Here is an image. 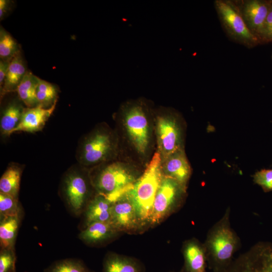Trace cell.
<instances>
[{"instance_id": "obj_1", "label": "cell", "mask_w": 272, "mask_h": 272, "mask_svg": "<svg viewBox=\"0 0 272 272\" xmlns=\"http://www.w3.org/2000/svg\"><path fill=\"white\" fill-rule=\"evenodd\" d=\"M230 208L209 230L203 243L207 264L213 272L227 267L233 260L241 245L240 240L230 224Z\"/></svg>"}, {"instance_id": "obj_10", "label": "cell", "mask_w": 272, "mask_h": 272, "mask_svg": "<svg viewBox=\"0 0 272 272\" xmlns=\"http://www.w3.org/2000/svg\"><path fill=\"white\" fill-rule=\"evenodd\" d=\"M245 24L261 43V37L272 1L243 0L234 1Z\"/></svg>"}, {"instance_id": "obj_32", "label": "cell", "mask_w": 272, "mask_h": 272, "mask_svg": "<svg viewBox=\"0 0 272 272\" xmlns=\"http://www.w3.org/2000/svg\"><path fill=\"white\" fill-rule=\"evenodd\" d=\"M10 1L0 0V18L2 19L6 15L9 10Z\"/></svg>"}, {"instance_id": "obj_6", "label": "cell", "mask_w": 272, "mask_h": 272, "mask_svg": "<svg viewBox=\"0 0 272 272\" xmlns=\"http://www.w3.org/2000/svg\"><path fill=\"white\" fill-rule=\"evenodd\" d=\"M215 272H272V242L260 241Z\"/></svg>"}, {"instance_id": "obj_14", "label": "cell", "mask_w": 272, "mask_h": 272, "mask_svg": "<svg viewBox=\"0 0 272 272\" xmlns=\"http://www.w3.org/2000/svg\"><path fill=\"white\" fill-rule=\"evenodd\" d=\"M162 164L164 177L173 179L186 187L191 175V168L182 149L165 158Z\"/></svg>"}, {"instance_id": "obj_3", "label": "cell", "mask_w": 272, "mask_h": 272, "mask_svg": "<svg viewBox=\"0 0 272 272\" xmlns=\"http://www.w3.org/2000/svg\"><path fill=\"white\" fill-rule=\"evenodd\" d=\"M137 179L124 165L113 163L102 169L92 181L97 194L114 202L126 195L133 187Z\"/></svg>"}, {"instance_id": "obj_4", "label": "cell", "mask_w": 272, "mask_h": 272, "mask_svg": "<svg viewBox=\"0 0 272 272\" xmlns=\"http://www.w3.org/2000/svg\"><path fill=\"white\" fill-rule=\"evenodd\" d=\"M214 6L223 27L231 39L248 48L260 43L247 26L234 1L216 0Z\"/></svg>"}, {"instance_id": "obj_12", "label": "cell", "mask_w": 272, "mask_h": 272, "mask_svg": "<svg viewBox=\"0 0 272 272\" xmlns=\"http://www.w3.org/2000/svg\"><path fill=\"white\" fill-rule=\"evenodd\" d=\"M110 223L119 233L131 232L143 227L127 194L113 203Z\"/></svg>"}, {"instance_id": "obj_22", "label": "cell", "mask_w": 272, "mask_h": 272, "mask_svg": "<svg viewBox=\"0 0 272 272\" xmlns=\"http://www.w3.org/2000/svg\"><path fill=\"white\" fill-rule=\"evenodd\" d=\"M24 108L17 101L10 103L4 111L1 119V130L3 134L9 136L18 125Z\"/></svg>"}, {"instance_id": "obj_7", "label": "cell", "mask_w": 272, "mask_h": 272, "mask_svg": "<svg viewBox=\"0 0 272 272\" xmlns=\"http://www.w3.org/2000/svg\"><path fill=\"white\" fill-rule=\"evenodd\" d=\"M62 196L67 207L76 216L82 214L90 198L88 178L79 169L66 173L62 181Z\"/></svg>"}, {"instance_id": "obj_15", "label": "cell", "mask_w": 272, "mask_h": 272, "mask_svg": "<svg viewBox=\"0 0 272 272\" xmlns=\"http://www.w3.org/2000/svg\"><path fill=\"white\" fill-rule=\"evenodd\" d=\"M184 264L180 272H206L207 260L203 243L192 238L182 246Z\"/></svg>"}, {"instance_id": "obj_24", "label": "cell", "mask_w": 272, "mask_h": 272, "mask_svg": "<svg viewBox=\"0 0 272 272\" xmlns=\"http://www.w3.org/2000/svg\"><path fill=\"white\" fill-rule=\"evenodd\" d=\"M44 272H95L89 269L81 260L66 258L55 261L46 268Z\"/></svg>"}, {"instance_id": "obj_28", "label": "cell", "mask_w": 272, "mask_h": 272, "mask_svg": "<svg viewBox=\"0 0 272 272\" xmlns=\"http://www.w3.org/2000/svg\"><path fill=\"white\" fill-rule=\"evenodd\" d=\"M15 249L1 248L0 272H15L16 256Z\"/></svg>"}, {"instance_id": "obj_2", "label": "cell", "mask_w": 272, "mask_h": 272, "mask_svg": "<svg viewBox=\"0 0 272 272\" xmlns=\"http://www.w3.org/2000/svg\"><path fill=\"white\" fill-rule=\"evenodd\" d=\"M161 165V154L156 152L144 173L127 193L143 226L149 223L155 198L164 177Z\"/></svg>"}, {"instance_id": "obj_9", "label": "cell", "mask_w": 272, "mask_h": 272, "mask_svg": "<svg viewBox=\"0 0 272 272\" xmlns=\"http://www.w3.org/2000/svg\"><path fill=\"white\" fill-rule=\"evenodd\" d=\"M176 118L162 115L157 119V134L159 152L164 159L182 149L181 131Z\"/></svg>"}, {"instance_id": "obj_23", "label": "cell", "mask_w": 272, "mask_h": 272, "mask_svg": "<svg viewBox=\"0 0 272 272\" xmlns=\"http://www.w3.org/2000/svg\"><path fill=\"white\" fill-rule=\"evenodd\" d=\"M22 169L12 165L9 167L0 179V192L18 198Z\"/></svg>"}, {"instance_id": "obj_33", "label": "cell", "mask_w": 272, "mask_h": 272, "mask_svg": "<svg viewBox=\"0 0 272 272\" xmlns=\"http://www.w3.org/2000/svg\"><path fill=\"white\" fill-rule=\"evenodd\" d=\"M15 272H16V271H15Z\"/></svg>"}, {"instance_id": "obj_11", "label": "cell", "mask_w": 272, "mask_h": 272, "mask_svg": "<svg viewBox=\"0 0 272 272\" xmlns=\"http://www.w3.org/2000/svg\"><path fill=\"white\" fill-rule=\"evenodd\" d=\"M110 135L98 131L86 139L79 153V160L84 165H92L103 161L111 151Z\"/></svg>"}, {"instance_id": "obj_26", "label": "cell", "mask_w": 272, "mask_h": 272, "mask_svg": "<svg viewBox=\"0 0 272 272\" xmlns=\"http://www.w3.org/2000/svg\"><path fill=\"white\" fill-rule=\"evenodd\" d=\"M18 198L0 192V217L22 216Z\"/></svg>"}, {"instance_id": "obj_30", "label": "cell", "mask_w": 272, "mask_h": 272, "mask_svg": "<svg viewBox=\"0 0 272 272\" xmlns=\"http://www.w3.org/2000/svg\"><path fill=\"white\" fill-rule=\"evenodd\" d=\"M272 41V3L267 16L261 37V43Z\"/></svg>"}, {"instance_id": "obj_21", "label": "cell", "mask_w": 272, "mask_h": 272, "mask_svg": "<svg viewBox=\"0 0 272 272\" xmlns=\"http://www.w3.org/2000/svg\"><path fill=\"white\" fill-rule=\"evenodd\" d=\"M22 216L1 217V248L15 249V243Z\"/></svg>"}, {"instance_id": "obj_29", "label": "cell", "mask_w": 272, "mask_h": 272, "mask_svg": "<svg viewBox=\"0 0 272 272\" xmlns=\"http://www.w3.org/2000/svg\"><path fill=\"white\" fill-rule=\"evenodd\" d=\"M253 181L262 188L264 192L272 191V169H262L253 176Z\"/></svg>"}, {"instance_id": "obj_16", "label": "cell", "mask_w": 272, "mask_h": 272, "mask_svg": "<svg viewBox=\"0 0 272 272\" xmlns=\"http://www.w3.org/2000/svg\"><path fill=\"white\" fill-rule=\"evenodd\" d=\"M119 232L109 222H94L85 227L79 238L87 245H96L108 241Z\"/></svg>"}, {"instance_id": "obj_17", "label": "cell", "mask_w": 272, "mask_h": 272, "mask_svg": "<svg viewBox=\"0 0 272 272\" xmlns=\"http://www.w3.org/2000/svg\"><path fill=\"white\" fill-rule=\"evenodd\" d=\"M113 202L103 195L96 194L87 206L84 213V228L94 222H109L111 219Z\"/></svg>"}, {"instance_id": "obj_5", "label": "cell", "mask_w": 272, "mask_h": 272, "mask_svg": "<svg viewBox=\"0 0 272 272\" xmlns=\"http://www.w3.org/2000/svg\"><path fill=\"white\" fill-rule=\"evenodd\" d=\"M186 189L174 179L163 177L155 198L149 224H158L179 209Z\"/></svg>"}, {"instance_id": "obj_8", "label": "cell", "mask_w": 272, "mask_h": 272, "mask_svg": "<svg viewBox=\"0 0 272 272\" xmlns=\"http://www.w3.org/2000/svg\"><path fill=\"white\" fill-rule=\"evenodd\" d=\"M124 122L128 135L136 150L144 154L149 143V127L145 107L133 103L123 110Z\"/></svg>"}, {"instance_id": "obj_20", "label": "cell", "mask_w": 272, "mask_h": 272, "mask_svg": "<svg viewBox=\"0 0 272 272\" xmlns=\"http://www.w3.org/2000/svg\"><path fill=\"white\" fill-rule=\"evenodd\" d=\"M39 80L32 73L27 72L16 89L19 99L28 108L38 105L36 91Z\"/></svg>"}, {"instance_id": "obj_25", "label": "cell", "mask_w": 272, "mask_h": 272, "mask_svg": "<svg viewBox=\"0 0 272 272\" xmlns=\"http://www.w3.org/2000/svg\"><path fill=\"white\" fill-rule=\"evenodd\" d=\"M57 91L50 83L39 79L36 91L38 105L43 107L56 100Z\"/></svg>"}, {"instance_id": "obj_18", "label": "cell", "mask_w": 272, "mask_h": 272, "mask_svg": "<svg viewBox=\"0 0 272 272\" xmlns=\"http://www.w3.org/2000/svg\"><path fill=\"white\" fill-rule=\"evenodd\" d=\"M103 272H142V268L135 259L110 253L104 259Z\"/></svg>"}, {"instance_id": "obj_27", "label": "cell", "mask_w": 272, "mask_h": 272, "mask_svg": "<svg viewBox=\"0 0 272 272\" xmlns=\"http://www.w3.org/2000/svg\"><path fill=\"white\" fill-rule=\"evenodd\" d=\"M18 52V44L12 36L2 27L0 30V57L11 59Z\"/></svg>"}, {"instance_id": "obj_31", "label": "cell", "mask_w": 272, "mask_h": 272, "mask_svg": "<svg viewBox=\"0 0 272 272\" xmlns=\"http://www.w3.org/2000/svg\"><path fill=\"white\" fill-rule=\"evenodd\" d=\"M11 59H1L0 61V86L4 85L5 78L8 70Z\"/></svg>"}, {"instance_id": "obj_19", "label": "cell", "mask_w": 272, "mask_h": 272, "mask_svg": "<svg viewBox=\"0 0 272 272\" xmlns=\"http://www.w3.org/2000/svg\"><path fill=\"white\" fill-rule=\"evenodd\" d=\"M27 73L25 64L18 51L11 58L1 92L6 93L16 89Z\"/></svg>"}, {"instance_id": "obj_13", "label": "cell", "mask_w": 272, "mask_h": 272, "mask_svg": "<svg viewBox=\"0 0 272 272\" xmlns=\"http://www.w3.org/2000/svg\"><path fill=\"white\" fill-rule=\"evenodd\" d=\"M57 100L47 108L38 105L24 108L17 126L11 132H34L40 130L55 109Z\"/></svg>"}]
</instances>
